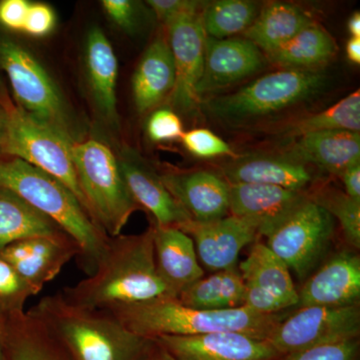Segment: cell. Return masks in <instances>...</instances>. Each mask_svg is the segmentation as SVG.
Listing matches in <instances>:
<instances>
[{
  "mask_svg": "<svg viewBox=\"0 0 360 360\" xmlns=\"http://www.w3.org/2000/svg\"><path fill=\"white\" fill-rule=\"evenodd\" d=\"M326 77L314 70H283L257 78L236 92L210 99L206 110L229 127H243L319 94Z\"/></svg>",
  "mask_w": 360,
  "mask_h": 360,
  "instance_id": "obj_6",
  "label": "cell"
},
{
  "mask_svg": "<svg viewBox=\"0 0 360 360\" xmlns=\"http://www.w3.org/2000/svg\"><path fill=\"white\" fill-rule=\"evenodd\" d=\"M0 186L18 194L58 224L79 248L77 260L80 269L87 276L94 274L110 238L92 220L65 184L20 158L2 156Z\"/></svg>",
  "mask_w": 360,
  "mask_h": 360,
  "instance_id": "obj_2",
  "label": "cell"
},
{
  "mask_svg": "<svg viewBox=\"0 0 360 360\" xmlns=\"http://www.w3.org/2000/svg\"><path fill=\"white\" fill-rule=\"evenodd\" d=\"M359 336L360 305L305 307L291 310L267 341L284 355Z\"/></svg>",
  "mask_w": 360,
  "mask_h": 360,
  "instance_id": "obj_10",
  "label": "cell"
},
{
  "mask_svg": "<svg viewBox=\"0 0 360 360\" xmlns=\"http://www.w3.org/2000/svg\"><path fill=\"white\" fill-rule=\"evenodd\" d=\"M229 184H265L310 193L314 179L309 165L288 155H250L232 158L220 167Z\"/></svg>",
  "mask_w": 360,
  "mask_h": 360,
  "instance_id": "obj_21",
  "label": "cell"
},
{
  "mask_svg": "<svg viewBox=\"0 0 360 360\" xmlns=\"http://www.w3.org/2000/svg\"><path fill=\"white\" fill-rule=\"evenodd\" d=\"M117 158L123 179L135 202L153 217L151 225L179 227L191 220L168 191L160 174L146 161L131 150L125 151Z\"/></svg>",
  "mask_w": 360,
  "mask_h": 360,
  "instance_id": "obj_20",
  "label": "cell"
},
{
  "mask_svg": "<svg viewBox=\"0 0 360 360\" xmlns=\"http://www.w3.org/2000/svg\"><path fill=\"white\" fill-rule=\"evenodd\" d=\"M7 131V115L4 103L0 101V158L4 156Z\"/></svg>",
  "mask_w": 360,
  "mask_h": 360,
  "instance_id": "obj_44",
  "label": "cell"
},
{
  "mask_svg": "<svg viewBox=\"0 0 360 360\" xmlns=\"http://www.w3.org/2000/svg\"><path fill=\"white\" fill-rule=\"evenodd\" d=\"M51 328L73 360H148L155 340L129 330L104 310L66 302L60 291L41 298L30 309Z\"/></svg>",
  "mask_w": 360,
  "mask_h": 360,
  "instance_id": "obj_3",
  "label": "cell"
},
{
  "mask_svg": "<svg viewBox=\"0 0 360 360\" xmlns=\"http://www.w3.org/2000/svg\"><path fill=\"white\" fill-rule=\"evenodd\" d=\"M0 68L18 108L77 141L65 101L49 73L27 49L4 35H0Z\"/></svg>",
  "mask_w": 360,
  "mask_h": 360,
  "instance_id": "obj_8",
  "label": "cell"
},
{
  "mask_svg": "<svg viewBox=\"0 0 360 360\" xmlns=\"http://www.w3.org/2000/svg\"><path fill=\"white\" fill-rule=\"evenodd\" d=\"M155 340L176 360H276L281 356L269 341L239 333L165 335Z\"/></svg>",
  "mask_w": 360,
  "mask_h": 360,
  "instance_id": "obj_18",
  "label": "cell"
},
{
  "mask_svg": "<svg viewBox=\"0 0 360 360\" xmlns=\"http://www.w3.org/2000/svg\"><path fill=\"white\" fill-rule=\"evenodd\" d=\"M56 18L53 9L44 4H30L23 33L33 37L49 34L56 26Z\"/></svg>",
  "mask_w": 360,
  "mask_h": 360,
  "instance_id": "obj_39",
  "label": "cell"
},
{
  "mask_svg": "<svg viewBox=\"0 0 360 360\" xmlns=\"http://www.w3.org/2000/svg\"><path fill=\"white\" fill-rule=\"evenodd\" d=\"M72 158L92 219L110 238L120 236L141 207L125 184L118 158L103 142L91 139L75 141Z\"/></svg>",
  "mask_w": 360,
  "mask_h": 360,
  "instance_id": "obj_5",
  "label": "cell"
},
{
  "mask_svg": "<svg viewBox=\"0 0 360 360\" xmlns=\"http://www.w3.org/2000/svg\"><path fill=\"white\" fill-rule=\"evenodd\" d=\"M311 23L309 14L300 7L274 2L262 9L243 34L269 56Z\"/></svg>",
  "mask_w": 360,
  "mask_h": 360,
  "instance_id": "obj_27",
  "label": "cell"
},
{
  "mask_svg": "<svg viewBox=\"0 0 360 360\" xmlns=\"http://www.w3.org/2000/svg\"><path fill=\"white\" fill-rule=\"evenodd\" d=\"M146 132L153 142H169L181 139L184 130L181 120L174 110L160 108L149 116Z\"/></svg>",
  "mask_w": 360,
  "mask_h": 360,
  "instance_id": "obj_37",
  "label": "cell"
},
{
  "mask_svg": "<svg viewBox=\"0 0 360 360\" xmlns=\"http://www.w3.org/2000/svg\"><path fill=\"white\" fill-rule=\"evenodd\" d=\"M148 360H176L172 356L165 347H161L160 343L156 342L155 347L151 352Z\"/></svg>",
  "mask_w": 360,
  "mask_h": 360,
  "instance_id": "obj_45",
  "label": "cell"
},
{
  "mask_svg": "<svg viewBox=\"0 0 360 360\" xmlns=\"http://www.w3.org/2000/svg\"><path fill=\"white\" fill-rule=\"evenodd\" d=\"M165 25L175 68L172 104L177 110L191 112L198 101L196 85L205 65L206 35L201 13L179 16Z\"/></svg>",
  "mask_w": 360,
  "mask_h": 360,
  "instance_id": "obj_13",
  "label": "cell"
},
{
  "mask_svg": "<svg viewBox=\"0 0 360 360\" xmlns=\"http://www.w3.org/2000/svg\"><path fill=\"white\" fill-rule=\"evenodd\" d=\"M148 4L165 25L186 14L200 13L202 4L191 0H149Z\"/></svg>",
  "mask_w": 360,
  "mask_h": 360,
  "instance_id": "obj_40",
  "label": "cell"
},
{
  "mask_svg": "<svg viewBox=\"0 0 360 360\" xmlns=\"http://www.w3.org/2000/svg\"><path fill=\"white\" fill-rule=\"evenodd\" d=\"M360 340H352L333 345L307 348L281 355L276 360H359Z\"/></svg>",
  "mask_w": 360,
  "mask_h": 360,
  "instance_id": "obj_36",
  "label": "cell"
},
{
  "mask_svg": "<svg viewBox=\"0 0 360 360\" xmlns=\"http://www.w3.org/2000/svg\"><path fill=\"white\" fill-rule=\"evenodd\" d=\"M348 32L352 34V37H359L360 39V13L359 11L352 14V18L348 20Z\"/></svg>",
  "mask_w": 360,
  "mask_h": 360,
  "instance_id": "obj_46",
  "label": "cell"
},
{
  "mask_svg": "<svg viewBox=\"0 0 360 360\" xmlns=\"http://www.w3.org/2000/svg\"><path fill=\"white\" fill-rule=\"evenodd\" d=\"M345 186V193L352 200L360 202V162L347 168L340 175Z\"/></svg>",
  "mask_w": 360,
  "mask_h": 360,
  "instance_id": "obj_42",
  "label": "cell"
},
{
  "mask_svg": "<svg viewBox=\"0 0 360 360\" xmlns=\"http://www.w3.org/2000/svg\"><path fill=\"white\" fill-rule=\"evenodd\" d=\"M60 292L75 307L110 312L175 298L156 269L153 225L142 233L110 238L94 274Z\"/></svg>",
  "mask_w": 360,
  "mask_h": 360,
  "instance_id": "obj_1",
  "label": "cell"
},
{
  "mask_svg": "<svg viewBox=\"0 0 360 360\" xmlns=\"http://www.w3.org/2000/svg\"><path fill=\"white\" fill-rule=\"evenodd\" d=\"M302 283L295 309L360 305L359 251L345 246L330 253Z\"/></svg>",
  "mask_w": 360,
  "mask_h": 360,
  "instance_id": "obj_12",
  "label": "cell"
},
{
  "mask_svg": "<svg viewBox=\"0 0 360 360\" xmlns=\"http://www.w3.org/2000/svg\"><path fill=\"white\" fill-rule=\"evenodd\" d=\"M329 130L360 131L359 89L343 97L326 110L296 120L286 127L283 134L297 137L310 132Z\"/></svg>",
  "mask_w": 360,
  "mask_h": 360,
  "instance_id": "obj_32",
  "label": "cell"
},
{
  "mask_svg": "<svg viewBox=\"0 0 360 360\" xmlns=\"http://www.w3.org/2000/svg\"><path fill=\"white\" fill-rule=\"evenodd\" d=\"M160 176L193 221H212L229 214V184L219 172L196 169L167 172Z\"/></svg>",
  "mask_w": 360,
  "mask_h": 360,
  "instance_id": "obj_19",
  "label": "cell"
},
{
  "mask_svg": "<svg viewBox=\"0 0 360 360\" xmlns=\"http://www.w3.org/2000/svg\"><path fill=\"white\" fill-rule=\"evenodd\" d=\"M258 6L248 0H217L206 4L201 13V22L207 37L232 39L245 33L258 16Z\"/></svg>",
  "mask_w": 360,
  "mask_h": 360,
  "instance_id": "obj_31",
  "label": "cell"
},
{
  "mask_svg": "<svg viewBox=\"0 0 360 360\" xmlns=\"http://www.w3.org/2000/svg\"><path fill=\"white\" fill-rule=\"evenodd\" d=\"M335 51V42L331 35L321 26L311 23L269 54V58L286 70H312L328 63Z\"/></svg>",
  "mask_w": 360,
  "mask_h": 360,
  "instance_id": "obj_30",
  "label": "cell"
},
{
  "mask_svg": "<svg viewBox=\"0 0 360 360\" xmlns=\"http://www.w3.org/2000/svg\"><path fill=\"white\" fill-rule=\"evenodd\" d=\"M179 229L193 239L201 266L210 272L238 266L241 250L262 238L250 221L231 214L207 222L189 220Z\"/></svg>",
  "mask_w": 360,
  "mask_h": 360,
  "instance_id": "obj_14",
  "label": "cell"
},
{
  "mask_svg": "<svg viewBox=\"0 0 360 360\" xmlns=\"http://www.w3.org/2000/svg\"><path fill=\"white\" fill-rule=\"evenodd\" d=\"M309 198V193L283 187L229 184V214L248 219L260 238H269Z\"/></svg>",
  "mask_w": 360,
  "mask_h": 360,
  "instance_id": "obj_15",
  "label": "cell"
},
{
  "mask_svg": "<svg viewBox=\"0 0 360 360\" xmlns=\"http://www.w3.org/2000/svg\"><path fill=\"white\" fill-rule=\"evenodd\" d=\"M0 101L4 103L7 115L4 156L20 158L60 180L77 196L91 217L73 162L72 144L75 141L60 130L18 108L4 86L0 90Z\"/></svg>",
  "mask_w": 360,
  "mask_h": 360,
  "instance_id": "obj_7",
  "label": "cell"
},
{
  "mask_svg": "<svg viewBox=\"0 0 360 360\" xmlns=\"http://www.w3.org/2000/svg\"><path fill=\"white\" fill-rule=\"evenodd\" d=\"M153 245L158 274L177 298L182 290L205 274L191 236L179 227L153 226Z\"/></svg>",
  "mask_w": 360,
  "mask_h": 360,
  "instance_id": "obj_23",
  "label": "cell"
},
{
  "mask_svg": "<svg viewBox=\"0 0 360 360\" xmlns=\"http://www.w3.org/2000/svg\"><path fill=\"white\" fill-rule=\"evenodd\" d=\"M181 141L184 148L198 158L208 160L221 156L236 158L231 146L219 135L207 129H194L184 131Z\"/></svg>",
  "mask_w": 360,
  "mask_h": 360,
  "instance_id": "obj_35",
  "label": "cell"
},
{
  "mask_svg": "<svg viewBox=\"0 0 360 360\" xmlns=\"http://www.w3.org/2000/svg\"><path fill=\"white\" fill-rule=\"evenodd\" d=\"M265 63L264 52L246 39H214L206 37L205 65L195 94L219 91L258 72Z\"/></svg>",
  "mask_w": 360,
  "mask_h": 360,
  "instance_id": "obj_17",
  "label": "cell"
},
{
  "mask_svg": "<svg viewBox=\"0 0 360 360\" xmlns=\"http://www.w3.org/2000/svg\"><path fill=\"white\" fill-rule=\"evenodd\" d=\"M347 56L348 60L354 65L360 63V39L352 37L347 44Z\"/></svg>",
  "mask_w": 360,
  "mask_h": 360,
  "instance_id": "obj_43",
  "label": "cell"
},
{
  "mask_svg": "<svg viewBox=\"0 0 360 360\" xmlns=\"http://www.w3.org/2000/svg\"><path fill=\"white\" fill-rule=\"evenodd\" d=\"M295 139L288 156L338 177L347 168L360 162L359 132L329 130L310 132Z\"/></svg>",
  "mask_w": 360,
  "mask_h": 360,
  "instance_id": "obj_24",
  "label": "cell"
},
{
  "mask_svg": "<svg viewBox=\"0 0 360 360\" xmlns=\"http://www.w3.org/2000/svg\"><path fill=\"white\" fill-rule=\"evenodd\" d=\"M310 198L338 221L345 246L360 250V202L335 187H321L309 193Z\"/></svg>",
  "mask_w": 360,
  "mask_h": 360,
  "instance_id": "obj_33",
  "label": "cell"
},
{
  "mask_svg": "<svg viewBox=\"0 0 360 360\" xmlns=\"http://www.w3.org/2000/svg\"><path fill=\"white\" fill-rule=\"evenodd\" d=\"M34 295L30 284L0 257V317L25 311L26 302Z\"/></svg>",
  "mask_w": 360,
  "mask_h": 360,
  "instance_id": "obj_34",
  "label": "cell"
},
{
  "mask_svg": "<svg viewBox=\"0 0 360 360\" xmlns=\"http://www.w3.org/2000/svg\"><path fill=\"white\" fill-rule=\"evenodd\" d=\"M104 13L118 27L127 32H134L139 25V6L129 0H103Z\"/></svg>",
  "mask_w": 360,
  "mask_h": 360,
  "instance_id": "obj_38",
  "label": "cell"
},
{
  "mask_svg": "<svg viewBox=\"0 0 360 360\" xmlns=\"http://www.w3.org/2000/svg\"><path fill=\"white\" fill-rule=\"evenodd\" d=\"M85 66L97 110L106 122L116 123L118 63L112 45L101 28L92 27L87 34Z\"/></svg>",
  "mask_w": 360,
  "mask_h": 360,
  "instance_id": "obj_26",
  "label": "cell"
},
{
  "mask_svg": "<svg viewBox=\"0 0 360 360\" xmlns=\"http://www.w3.org/2000/svg\"><path fill=\"white\" fill-rule=\"evenodd\" d=\"M182 304L195 309L225 310L243 307L245 283L238 266L210 272L177 296Z\"/></svg>",
  "mask_w": 360,
  "mask_h": 360,
  "instance_id": "obj_29",
  "label": "cell"
},
{
  "mask_svg": "<svg viewBox=\"0 0 360 360\" xmlns=\"http://www.w3.org/2000/svg\"><path fill=\"white\" fill-rule=\"evenodd\" d=\"M290 311L260 314L245 307L225 310H201L186 307L177 298H161L122 307L111 314L132 333L151 340L165 335L239 333L257 340H267Z\"/></svg>",
  "mask_w": 360,
  "mask_h": 360,
  "instance_id": "obj_4",
  "label": "cell"
},
{
  "mask_svg": "<svg viewBox=\"0 0 360 360\" xmlns=\"http://www.w3.org/2000/svg\"><path fill=\"white\" fill-rule=\"evenodd\" d=\"M78 255L79 248L66 234L23 239L0 250V257L13 267L37 295Z\"/></svg>",
  "mask_w": 360,
  "mask_h": 360,
  "instance_id": "obj_16",
  "label": "cell"
},
{
  "mask_svg": "<svg viewBox=\"0 0 360 360\" xmlns=\"http://www.w3.org/2000/svg\"><path fill=\"white\" fill-rule=\"evenodd\" d=\"M335 236V220L309 198L266 238L265 245L303 283L330 255Z\"/></svg>",
  "mask_w": 360,
  "mask_h": 360,
  "instance_id": "obj_9",
  "label": "cell"
},
{
  "mask_svg": "<svg viewBox=\"0 0 360 360\" xmlns=\"http://www.w3.org/2000/svg\"><path fill=\"white\" fill-rule=\"evenodd\" d=\"M30 2L26 0H2L0 1V25L23 32Z\"/></svg>",
  "mask_w": 360,
  "mask_h": 360,
  "instance_id": "obj_41",
  "label": "cell"
},
{
  "mask_svg": "<svg viewBox=\"0 0 360 360\" xmlns=\"http://www.w3.org/2000/svg\"><path fill=\"white\" fill-rule=\"evenodd\" d=\"M0 360H7L6 348H4V338H2L1 328H0Z\"/></svg>",
  "mask_w": 360,
  "mask_h": 360,
  "instance_id": "obj_47",
  "label": "cell"
},
{
  "mask_svg": "<svg viewBox=\"0 0 360 360\" xmlns=\"http://www.w3.org/2000/svg\"><path fill=\"white\" fill-rule=\"evenodd\" d=\"M4 86V85H2L1 84V80H0V89H1V87Z\"/></svg>",
  "mask_w": 360,
  "mask_h": 360,
  "instance_id": "obj_48",
  "label": "cell"
},
{
  "mask_svg": "<svg viewBox=\"0 0 360 360\" xmlns=\"http://www.w3.org/2000/svg\"><path fill=\"white\" fill-rule=\"evenodd\" d=\"M238 269L245 283L246 309L260 314H278L295 309L298 292L290 270L265 243H253Z\"/></svg>",
  "mask_w": 360,
  "mask_h": 360,
  "instance_id": "obj_11",
  "label": "cell"
},
{
  "mask_svg": "<svg viewBox=\"0 0 360 360\" xmlns=\"http://www.w3.org/2000/svg\"><path fill=\"white\" fill-rule=\"evenodd\" d=\"M7 360H73L58 336L30 310L0 317Z\"/></svg>",
  "mask_w": 360,
  "mask_h": 360,
  "instance_id": "obj_22",
  "label": "cell"
},
{
  "mask_svg": "<svg viewBox=\"0 0 360 360\" xmlns=\"http://www.w3.org/2000/svg\"><path fill=\"white\" fill-rule=\"evenodd\" d=\"M175 85L174 58L167 37H158L144 52L132 77V94L139 113H146L172 96Z\"/></svg>",
  "mask_w": 360,
  "mask_h": 360,
  "instance_id": "obj_25",
  "label": "cell"
},
{
  "mask_svg": "<svg viewBox=\"0 0 360 360\" xmlns=\"http://www.w3.org/2000/svg\"><path fill=\"white\" fill-rule=\"evenodd\" d=\"M65 234L18 194L0 186V250L23 239Z\"/></svg>",
  "mask_w": 360,
  "mask_h": 360,
  "instance_id": "obj_28",
  "label": "cell"
}]
</instances>
